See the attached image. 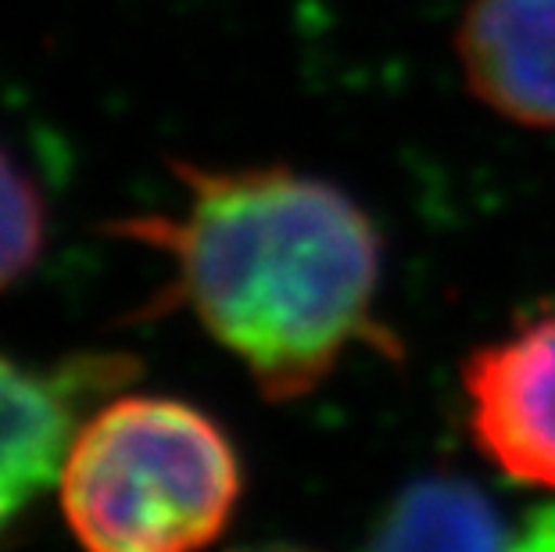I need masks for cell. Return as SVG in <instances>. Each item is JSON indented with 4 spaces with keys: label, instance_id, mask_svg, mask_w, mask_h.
<instances>
[{
    "label": "cell",
    "instance_id": "1",
    "mask_svg": "<svg viewBox=\"0 0 555 552\" xmlns=\"http://www.w3.org/2000/svg\"><path fill=\"white\" fill-rule=\"evenodd\" d=\"M169 166L180 208L108 230L169 258L158 309L191 312L269 402L309 398L362 348L398 356L380 230L348 191L291 166Z\"/></svg>",
    "mask_w": 555,
    "mask_h": 552
},
{
    "label": "cell",
    "instance_id": "2",
    "mask_svg": "<svg viewBox=\"0 0 555 552\" xmlns=\"http://www.w3.org/2000/svg\"><path fill=\"white\" fill-rule=\"evenodd\" d=\"M241 491L230 434L169 395L101 398L57 477L62 516L82 552H201L227 531Z\"/></svg>",
    "mask_w": 555,
    "mask_h": 552
},
{
    "label": "cell",
    "instance_id": "3",
    "mask_svg": "<svg viewBox=\"0 0 555 552\" xmlns=\"http://www.w3.org/2000/svg\"><path fill=\"white\" fill-rule=\"evenodd\" d=\"M463 398L483 460L516 485L555 491V309L469 351Z\"/></svg>",
    "mask_w": 555,
    "mask_h": 552
},
{
    "label": "cell",
    "instance_id": "4",
    "mask_svg": "<svg viewBox=\"0 0 555 552\" xmlns=\"http://www.w3.org/2000/svg\"><path fill=\"white\" fill-rule=\"evenodd\" d=\"M129 373L126 359L82 356L37 370L0 356V538L57 488L87 402L122 387Z\"/></svg>",
    "mask_w": 555,
    "mask_h": 552
},
{
    "label": "cell",
    "instance_id": "5",
    "mask_svg": "<svg viewBox=\"0 0 555 552\" xmlns=\"http://www.w3.org/2000/svg\"><path fill=\"white\" fill-rule=\"evenodd\" d=\"M452 47L483 108L555 129V0H466Z\"/></svg>",
    "mask_w": 555,
    "mask_h": 552
},
{
    "label": "cell",
    "instance_id": "6",
    "mask_svg": "<svg viewBox=\"0 0 555 552\" xmlns=\"http://www.w3.org/2000/svg\"><path fill=\"white\" fill-rule=\"evenodd\" d=\"M362 552H555V506L513 524L474 480L427 474L391 499Z\"/></svg>",
    "mask_w": 555,
    "mask_h": 552
},
{
    "label": "cell",
    "instance_id": "7",
    "mask_svg": "<svg viewBox=\"0 0 555 552\" xmlns=\"http://www.w3.org/2000/svg\"><path fill=\"white\" fill-rule=\"evenodd\" d=\"M47 213L37 183L0 147V295L40 262Z\"/></svg>",
    "mask_w": 555,
    "mask_h": 552
},
{
    "label": "cell",
    "instance_id": "8",
    "mask_svg": "<svg viewBox=\"0 0 555 552\" xmlns=\"http://www.w3.org/2000/svg\"><path fill=\"white\" fill-rule=\"evenodd\" d=\"M233 552H312V549H301V545H283V542H269V545H241Z\"/></svg>",
    "mask_w": 555,
    "mask_h": 552
}]
</instances>
